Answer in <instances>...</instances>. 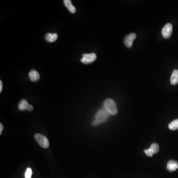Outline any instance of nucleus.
<instances>
[{"instance_id": "nucleus-1", "label": "nucleus", "mask_w": 178, "mask_h": 178, "mask_svg": "<svg viewBox=\"0 0 178 178\" xmlns=\"http://www.w3.org/2000/svg\"><path fill=\"white\" fill-rule=\"evenodd\" d=\"M110 115L111 114L106 111L105 108H103L99 109L95 114V120L92 122V125H98L101 123L106 121L109 118Z\"/></svg>"}, {"instance_id": "nucleus-2", "label": "nucleus", "mask_w": 178, "mask_h": 178, "mask_svg": "<svg viewBox=\"0 0 178 178\" xmlns=\"http://www.w3.org/2000/svg\"><path fill=\"white\" fill-rule=\"evenodd\" d=\"M104 108L111 115H115L117 113L118 109L116 103L113 99H106L104 103Z\"/></svg>"}, {"instance_id": "nucleus-3", "label": "nucleus", "mask_w": 178, "mask_h": 178, "mask_svg": "<svg viewBox=\"0 0 178 178\" xmlns=\"http://www.w3.org/2000/svg\"><path fill=\"white\" fill-rule=\"evenodd\" d=\"M34 138L36 142L41 147L44 148H48L50 145V142L45 136L42 135V134H36L35 135Z\"/></svg>"}, {"instance_id": "nucleus-4", "label": "nucleus", "mask_w": 178, "mask_h": 178, "mask_svg": "<svg viewBox=\"0 0 178 178\" xmlns=\"http://www.w3.org/2000/svg\"><path fill=\"white\" fill-rule=\"evenodd\" d=\"M97 58V55L95 53L83 55V58L81 59V62L84 64H89L94 62Z\"/></svg>"}, {"instance_id": "nucleus-5", "label": "nucleus", "mask_w": 178, "mask_h": 178, "mask_svg": "<svg viewBox=\"0 0 178 178\" xmlns=\"http://www.w3.org/2000/svg\"><path fill=\"white\" fill-rule=\"evenodd\" d=\"M172 32L173 26L170 23H168L165 25L162 30V34L163 35V37L166 39L169 38L171 37Z\"/></svg>"}, {"instance_id": "nucleus-6", "label": "nucleus", "mask_w": 178, "mask_h": 178, "mask_svg": "<svg viewBox=\"0 0 178 178\" xmlns=\"http://www.w3.org/2000/svg\"><path fill=\"white\" fill-rule=\"evenodd\" d=\"M159 151V146L156 143H153L152 144L151 147L148 149L144 150V152L146 154L147 156L152 157L154 154L158 153Z\"/></svg>"}, {"instance_id": "nucleus-7", "label": "nucleus", "mask_w": 178, "mask_h": 178, "mask_svg": "<svg viewBox=\"0 0 178 178\" xmlns=\"http://www.w3.org/2000/svg\"><path fill=\"white\" fill-rule=\"evenodd\" d=\"M136 38V35L135 33H131L126 36L124 38V44L125 46L128 48H131L132 47L133 43L134 40Z\"/></svg>"}, {"instance_id": "nucleus-8", "label": "nucleus", "mask_w": 178, "mask_h": 178, "mask_svg": "<svg viewBox=\"0 0 178 178\" xmlns=\"http://www.w3.org/2000/svg\"><path fill=\"white\" fill-rule=\"evenodd\" d=\"M178 168V162L175 160H170L167 165V170L169 171L172 172L175 171Z\"/></svg>"}, {"instance_id": "nucleus-9", "label": "nucleus", "mask_w": 178, "mask_h": 178, "mask_svg": "<svg viewBox=\"0 0 178 178\" xmlns=\"http://www.w3.org/2000/svg\"><path fill=\"white\" fill-rule=\"evenodd\" d=\"M29 77L32 82H37L40 79V74L37 71L32 69L29 73Z\"/></svg>"}, {"instance_id": "nucleus-10", "label": "nucleus", "mask_w": 178, "mask_h": 178, "mask_svg": "<svg viewBox=\"0 0 178 178\" xmlns=\"http://www.w3.org/2000/svg\"><path fill=\"white\" fill-rule=\"evenodd\" d=\"M58 35L57 33L52 34V33H48L46 34L45 36V39L48 42H55L58 39Z\"/></svg>"}, {"instance_id": "nucleus-11", "label": "nucleus", "mask_w": 178, "mask_h": 178, "mask_svg": "<svg viewBox=\"0 0 178 178\" xmlns=\"http://www.w3.org/2000/svg\"><path fill=\"white\" fill-rule=\"evenodd\" d=\"M64 4L65 7L68 8V10L71 13L74 14L76 12V8L73 6L72 2L70 0H64Z\"/></svg>"}, {"instance_id": "nucleus-12", "label": "nucleus", "mask_w": 178, "mask_h": 178, "mask_svg": "<svg viewBox=\"0 0 178 178\" xmlns=\"http://www.w3.org/2000/svg\"><path fill=\"white\" fill-rule=\"evenodd\" d=\"M170 82L173 85H175L178 83V70H175L172 74Z\"/></svg>"}, {"instance_id": "nucleus-13", "label": "nucleus", "mask_w": 178, "mask_h": 178, "mask_svg": "<svg viewBox=\"0 0 178 178\" xmlns=\"http://www.w3.org/2000/svg\"><path fill=\"white\" fill-rule=\"evenodd\" d=\"M29 104L26 99H23L21 100L20 103L18 104V109L20 111H24L27 110L28 105Z\"/></svg>"}, {"instance_id": "nucleus-14", "label": "nucleus", "mask_w": 178, "mask_h": 178, "mask_svg": "<svg viewBox=\"0 0 178 178\" xmlns=\"http://www.w3.org/2000/svg\"><path fill=\"white\" fill-rule=\"evenodd\" d=\"M169 128L171 130H176L178 129V119L173 120L169 124Z\"/></svg>"}, {"instance_id": "nucleus-15", "label": "nucleus", "mask_w": 178, "mask_h": 178, "mask_svg": "<svg viewBox=\"0 0 178 178\" xmlns=\"http://www.w3.org/2000/svg\"><path fill=\"white\" fill-rule=\"evenodd\" d=\"M32 172L31 169L28 168L27 171L25 172V178H31L32 175Z\"/></svg>"}, {"instance_id": "nucleus-16", "label": "nucleus", "mask_w": 178, "mask_h": 178, "mask_svg": "<svg viewBox=\"0 0 178 178\" xmlns=\"http://www.w3.org/2000/svg\"><path fill=\"white\" fill-rule=\"evenodd\" d=\"M33 109V106H32L31 105L29 104L28 105L27 108V110L28 111H32Z\"/></svg>"}, {"instance_id": "nucleus-17", "label": "nucleus", "mask_w": 178, "mask_h": 178, "mask_svg": "<svg viewBox=\"0 0 178 178\" xmlns=\"http://www.w3.org/2000/svg\"><path fill=\"white\" fill-rule=\"evenodd\" d=\"M3 90V83L1 80L0 81V92H1Z\"/></svg>"}, {"instance_id": "nucleus-18", "label": "nucleus", "mask_w": 178, "mask_h": 178, "mask_svg": "<svg viewBox=\"0 0 178 178\" xmlns=\"http://www.w3.org/2000/svg\"><path fill=\"white\" fill-rule=\"evenodd\" d=\"M3 129H4L3 125L1 123L0 124V135H2V131L3 130Z\"/></svg>"}]
</instances>
